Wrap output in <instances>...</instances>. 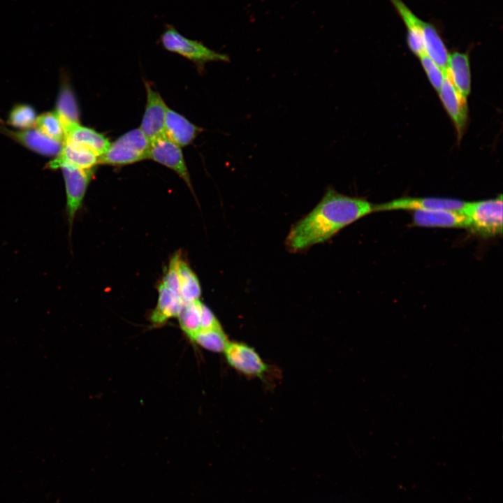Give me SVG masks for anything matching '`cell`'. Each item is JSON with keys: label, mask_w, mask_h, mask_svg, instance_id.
<instances>
[{"label": "cell", "mask_w": 503, "mask_h": 503, "mask_svg": "<svg viewBox=\"0 0 503 503\" xmlns=\"http://www.w3.org/2000/svg\"><path fill=\"white\" fill-rule=\"evenodd\" d=\"M373 205L364 198L345 196L328 187L315 207L291 228L286 245L297 252L325 242L373 212Z\"/></svg>", "instance_id": "cell-1"}, {"label": "cell", "mask_w": 503, "mask_h": 503, "mask_svg": "<svg viewBox=\"0 0 503 503\" xmlns=\"http://www.w3.org/2000/svg\"><path fill=\"white\" fill-rule=\"evenodd\" d=\"M502 196L496 198L467 202L462 212L467 220L471 233L488 238L502 234Z\"/></svg>", "instance_id": "cell-2"}, {"label": "cell", "mask_w": 503, "mask_h": 503, "mask_svg": "<svg viewBox=\"0 0 503 503\" xmlns=\"http://www.w3.org/2000/svg\"><path fill=\"white\" fill-rule=\"evenodd\" d=\"M161 42L166 50L187 58L201 71L208 62L230 61L227 54L216 52L201 42L184 36L173 27L168 26L161 36Z\"/></svg>", "instance_id": "cell-4"}, {"label": "cell", "mask_w": 503, "mask_h": 503, "mask_svg": "<svg viewBox=\"0 0 503 503\" xmlns=\"http://www.w3.org/2000/svg\"><path fill=\"white\" fill-rule=\"evenodd\" d=\"M422 34L425 54L444 75L448 69L450 54L442 38L432 24L424 21L422 23Z\"/></svg>", "instance_id": "cell-17"}, {"label": "cell", "mask_w": 503, "mask_h": 503, "mask_svg": "<svg viewBox=\"0 0 503 503\" xmlns=\"http://www.w3.org/2000/svg\"><path fill=\"white\" fill-rule=\"evenodd\" d=\"M419 57L430 81L439 92L444 79L443 72L426 54Z\"/></svg>", "instance_id": "cell-27"}, {"label": "cell", "mask_w": 503, "mask_h": 503, "mask_svg": "<svg viewBox=\"0 0 503 503\" xmlns=\"http://www.w3.org/2000/svg\"><path fill=\"white\" fill-rule=\"evenodd\" d=\"M158 292L157 304L150 316V321L155 326H162L168 319L177 317L184 305L180 293L161 282L158 286Z\"/></svg>", "instance_id": "cell-13"}, {"label": "cell", "mask_w": 503, "mask_h": 503, "mask_svg": "<svg viewBox=\"0 0 503 503\" xmlns=\"http://www.w3.org/2000/svg\"><path fill=\"white\" fill-rule=\"evenodd\" d=\"M147 159L173 170L191 189L190 176L181 147L166 135L150 142Z\"/></svg>", "instance_id": "cell-6"}, {"label": "cell", "mask_w": 503, "mask_h": 503, "mask_svg": "<svg viewBox=\"0 0 503 503\" xmlns=\"http://www.w3.org/2000/svg\"><path fill=\"white\" fill-rule=\"evenodd\" d=\"M445 74L448 75L459 93L466 99L470 92L471 85L467 55L458 52L450 54L449 66Z\"/></svg>", "instance_id": "cell-18"}, {"label": "cell", "mask_w": 503, "mask_h": 503, "mask_svg": "<svg viewBox=\"0 0 503 503\" xmlns=\"http://www.w3.org/2000/svg\"><path fill=\"white\" fill-rule=\"evenodd\" d=\"M202 305L200 300L184 303L177 317L180 328L191 341L201 330Z\"/></svg>", "instance_id": "cell-21"}, {"label": "cell", "mask_w": 503, "mask_h": 503, "mask_svg": "<svg viewBox=\"0 0 503 503\" xmlns=\"http://www.w3.org/2000/svg\"><path fill=\"white\" fill-rule=\"evenodd\" d=\"M99 156L90 149L65 140L60 152L49 163L48 167L56 169L61 164L67 163L82 169H91L99 163Z\"/></svg>", "instance_id": "cell-10"}, {"label": "cell", "mask_w": 503, "mask_h": 503, "mask_svg": "<svg viewBox=\"0 0 503 503\" xmlns=\"http://www.w3.org/2000/svg\"><path fill=\"white\" fill-rule=\"evenodd\" d=\"M66 191V214L69 235L75 216L83 203L87 189L94 173V168L82 169L67 163L61 164Z\"/></svg>", "instance_id": "cell-5"}, {"label": "cell", "mask_w": 503, "mask_h": 503, "mask_svg": "<svg viewBox=\"0 0 503 503\" xmlns=\"http://www.w3.org/2000/svg\"><path fill=\"white\" fill-rule=\"evenodd\" d=\"M202 129L185 117L168 108L165 121V135L180 147L191 144Z\"/></svg>", "instance_id": "cell-12"}, {"label": "cell", "mask_w": 503, "mask_h": 503, "mask_svg": "<svg viewBox=\"0 0 503 503\" xmlns=\"http://www.w3.org/2000/svg\"><path fill=\"white\" fill-rule=\"evenodd\" d=\"M402 17L407 30V43L411 50L420 53L424 49L422 34L423 20L418 17L401 0H391Z\"/></svg>", "instance_id": "cell-19"}, {"label": "cell", "mask_w": 503, "mask_h": 503, "mask_svg": "<svg viewBox=\"0 0 503 503\" xmlns=\"http://www.w3.org/2000/svg\"><path fill=\"white\" fill-rule=\"evenodd\" d=\"M35 126L48 137L61 142L65 138V130L58 114L54 112H48L41 115L36 119Z\"/></svg>", "instance_id": "cell-24"}, {"label": "cell", "mask_w": 503, "mask_h": 503, "mask_svg": "<svg viewBox=\"0 0 503 503\" xmlns=\"http://www.w3.org/2000/svg\"><path fill=\"white\" fill-rule=\"evenodd\" d=\"M147 101L140 129L148 139L152 140L165 135V121L168 106L160 94L152 85L145 82Z\"/></svg>", "instance_id": "cell-7"}, {"label": "cell", "mask_w": 503, "mask_h": 503, "mask_svg": "<svg viewBox=\"0 0 503 503\" xmlns=\"http://www.w3.org/2000/svg\"><path fill=\"white\" fill-rule=\"evenodd\" d=\"M466 203L453 198L403 197L373 205V212L400 210L412 211L450 210L462 211Z\"/></svg>", "instance_id": "cell-8"}, {"label": "cell", "mask_w": 503, "mask_h": 503, "mask_svg": "<svg viewBox=\"0 0 503 503\" xmlns=\"http://www.w3.org/2000/svg\"><path fill=\"white\" fill-rule=\"evenodd\" d=\"M36 115L34 109L28 105L15 107L9 115V123L17 128L28 129L36 122Z\"/></svg>", "instance_id": "cell-25"}, {"label": "cell", "mask_w": 503, "mask_h": 503, "mask_svg": "<svg viewBox=\"0 0 503 503\" xmlns=\"http://www.w3.org/2000/svg\"><path fill=\"white\" fill-rule=\"evenodd\" d=\"M219 327L221 326L214 313L208 307L203 303L201 313V330Z\"/></svg>", "instance_id": "cell-28"}, {"label": "cell", "mask_w": 503, "mask_h": 503, "mask_svg": "<svg viewBox=\"0 0 503 503\" xmlns=\"http://www.w3.org/2000/svg\"><path fill=\"white\" fill-rule=\"evenodd\" d=\"M203 348L212 352H224L228 339L221 327L201 330L191 340Z\"/></svg>", "instance_id": "cell-22"}, {"label": "cell", "mask_w": 503, "mask_h": 503, "mask_svg": "<svg viewBox=\"0 0 503 503\" xmlns=\"http://www.w3.org/2000/svg\"><path fill=\"white\" fill-rule=\"evenodd\" d=\"M65 140L90 149L99 157L105 152L110 144L103 134L80 123L73 124L65 129Z\"/></svg>", "instance_id": "cell-14"}, {"label": "cell", "mask_w": 503, "mask_h": 503, "mask_svg": "<svg viewBox=\"0 0 503 503\" xmlns=\"http://www.w3.org/2000/svg\"><path fill=\"white\" fill-rule=\"evenodd\" d=\"M224 353L228 363L242 374L261 377L268 371L265 363L258 353L247 344L229 342Z\"/></svg>", "instance_id": "cell-9"}, {"label": "cell", "mask_w": 503, "mask_h": 503, "mask_svg": "<svg viewBox=\"0 0 503 503\" xmlns=\"http://www.w3.org/2000/svg\"><path fill=\"white\" fill-rule=\"evenodd\" d=\"M180 252H176L170 258L161 283L174 291L180 293L178 264L181 258Z\"/></svg>", "instance_id": "cell-26"}, {"label": "cell", "mask_w": 503, "mask_h": 503, "mask_svg": "<svg viewBox=\"0 0 503 503\" xmlns=\"http://www.w3.org/2000/svg\"><path fill=\"white\" fill-rule=\"evenodd\" d=\"M10 134L23 145L43 155H58L63 145V143L48 137L36 128L10 132Z\"/></svg>", "instance_id": "cell-16"}, {"label": "cell", "mask_w": 503, "mask_h": 503, "mask_svg": "<svg viewBox=\"0 0 503 503\" xmlns=\"http://www.w3.org/2000/svg\"><path fill=\"white\" fill-rule=\"evenodd\" d=\"M412 225L421 227L467 228V220L461 211L416 210L412 213Z\"/></svg>", "instance_id": "cell-11"}, {"label": "cell", "mask_w": 503, "mask_h": 503, "mask_svg": "<svg viewBox=\"0 0 503 503\" xmlns=\"http://www.w3.org/2000/svg\"><path fill=\"white\" fill-rule=\"evenodd\" d=\"M178 275L180 293L184 303L199 300L201 288L198 279L182 257L178 264Z\"/></svg>", "instance_id": "cell-20"}, {"label": "cell", "mask_w": 503, "mask_h": 503, "mask_svg": "<svg viewBox=\"0 0 503 503\" xmlns=\"http://www.w3.org/2000/svg\"><path fill=\"white\" fill-rule=\"evenodd\" d=\"M440 98L457 128L460 130L467 119L466 99L456 89L448 75H444L442 85L439 91Z\"/></svg>", "instance_id": "cell-15"}, {"label": "cell", "mask_w": 503, "mask_h": 503, "mask_svg": "<svg viewBox=\"0 0 503 503\" xmlns=\"http://www.w3.org/2000/svg\"><path fill=\"white\" fill-rule=\"evenodd\" d=\"M55 112L60 117L65 129L75 123H79V110L72 92L64 88L59 95Z\"/></svg>", "instance_id": "cell-23"}, {"label": "cell", "mask_w": 503, "mask_h": 503, "mask_svg": "<svg viewBox=\"0 0 503 503\" xmlns=\"http://www.w3.org/2000/svg\"><path fill=\"white\" fill-rule=\"evenodd\" d=\"M150 144L139 128L131 129L110 143L99 163L119 166L147 159Z\"/></svg>", "instance_id": "cell-3"}]
</instances>
